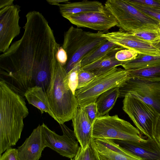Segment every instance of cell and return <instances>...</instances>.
<instances>
[{"mask_svg":"<svg viewBox=\"0 0 160 160\" xmlns=\"http://www.w3.org/2000/svg\"><path fill=\"white\" fill-rule=\"evenodd\" d=\"M102 36L120 47L134 50L138 54L160 55V50L153 44L143 41L130 32L119 30L105 33Z\"/></svg>","mask_w":160,"mask_h":160,"instance_id":"cell-13","label":"cell"},{"mask_svg":"<svg viewBox=\"0 0 160 160\" xmlns=\"http://www.w3.org/2000/svg\"><path fill=\"white\" fill-rule=\"evenodd\" d=\"M119 95V88L116 87L107 91L99 96L96 101L98 117L108 114Z\"/></svg>","mask_w":160,"mask_h":160,"instance_id":"cell-20","label":"cell"},{"mask_svg":"<svg viewBox=\"0 0 160 160\" xmlns=\"http://www.w3.org/2000/svg\"><path fill=\"white\" fill-rule=\"evenodd\" d=\"M26 17L22 36L0 55V81L23 97L29 88L35 86V74L57 63L60 47L41 13L31 11Z\"/></svg>","mask_w":160,"mask_h":160,"instance_id":"cell-1","label":"cell"},{"mask_svg":"<svg viewBox=\"0 0 160 160\" xmlns=\"http://www.w3.org/2000/svg\"><path fill=\"white\" fill-rule=\"evenodd\" d=\"M119 98L130 93L152 106L160 113V81L130 78L119 88Z\"/></svg>","mask_w":160,"mask_h":160,"instance_id":"cell-9","label":"cell"},{"mask_svg":"<svg viewBox=\"0 0 160 160\" xmlns=\"http://www.w3.org/2000/svg\"><path fill=\"white\" fill-rule=\"evenodd\" d=\"M104 7L116 19L120 30L131 32L145 28H159V21L142 12L126 0H108Z\"/></svg>","mask_w":160,"mask_h":160,"instance_id":"cell-5","label":"cell"},{"mask_svg":"<svg viewBox=\"0 0 160 160\" xmlns=\"http://www.w3.org/2000/svg\"><path fill=\"white\" fill-rule=\"evenodd\" d=\"M46 1L50 4L57 6L60 3H65L69 1V0H47Z\"/></svg>","mask_w":160,"mask_h":160,"instance_id":"cell-37","label":"cell"},{"mask_svg":"<svg viewBox=\"0 0 160 160\" xmlns=\"http://www.w3.org/2000/svg\"><path fill=\"white\" fill-rule=\"evenodd\" d=\"M78 28H86L105 32L118 25L112 14L105 8L102 11L66 15L63 17Z\"/></svg>","mask_w":160,"mask_h":160,"instance_id":"cell-12","label":"cell"},{"mask_svg":"<svg viewBox=\"0 0 160 160\" xmlns=\"http://www.w3.org/2000/svg\"><path fill=\"white\" fill-rule=\"evenodd\" d=\"M66 74L64 67L58 61L52 68L46 90L49 104L59 124L72 120L79 106L75 95L65 84Z\"/></svg>","mask_w":160,"mask_h":160,"instance_id":"cell-3","label":"cell"},{"mask_svg":"<svg viewBox=\"0 0 160 160\" xmlns=\"http://www.w3.org/2000/svg\"><path fill=\"white\" fill-rule=\"evenodd\" d=\"M41 125L46 148H49L60 155L71 160L76 156L80 146L73 131L64 123L60 124L63 134L60 135L50 129L44 123Z\"/></svg>","mask_w":160,"mask_h":160,"instance_id":"cell-10","label":"cell"},{"mask_svg":"<svg viewBox=\"0 0 160 160\" xmlns=\"http://www.w3.org/2000/svg\"><path fill=\"white\" fill-rule=\"evenodd\" d=\"M81 61L67 73L64 79V83L67 87L74 95L78 86V72L82 68Z\"/></svg>","mask_w":160,"mask_h":160,"instance_id":"cell-27","label":"cell"},{"mask_svg":"<svg viewBox=\"0 0 160 160\" xmlns=\"http://www.w3.org/2000/svg\"><path fill=\"white\" fill-rule=\"evenodd\" d=\"M153 138L160 143V113L157 117L153 128Z\"/></svg>","mask_w":160,"mask_h":160,"instance_id":"cell-35","label":"cell"},{"mask_svg":"<svg viewBox=\"0 0 160 160\" xmlns=\"http://www.w3.org/2000/svg\"><path fill=\"white\" fill-rule=\"evenodd\" d=\"M20 7L13 5L0 10V52L3 53L10 47L13 39L20 32L19 24Z\"/></svg>","mask_w":160,"mask_h":160,"instance_id":"cell-11","label":"cell"},{"mask_svg":"<svg viewBox=\"0 0 160 160\" xmlns=\"http://www.w3.org/2000/svg\"><path fill=\"white\" fill-rule=\"evenodd\" d=\"M111 140L120 148L144 160H160V143L154 138L143 142Z\"/></svg>","mask_w":160,"mask_h":160,"instance_id":"cell-14","label":"cell"},{"mask_svg":"<svg viewBox=\"0 0 160 160\" xmlns=\"http://www.w3.org/2000/svg\"><path fill=\"white\" fill-rule=\"evenodd\" d=\"M131 33L138 38L152 44L157 42L160 39L159 28H145Z\"/></svg>","mask_w":160,"mask_h":160,"instance_id":"cell-25","label":"cell"},{"mask_svg":"<svg viewBox=\"0 0 160 160\" xmlns=\"http://www.w3.org/2000/svg\"><path fill=\"white\" fill-rule=\"evenodd\" d=\"M160 64V55L138 54L136 58L125 62L122 65L126 70H137L151 67Z\"/></svg>","mask_w":160,"mask_h":160,"instance_id":"cell-21","label":"cell"},{"mask_svg":"<svg viewBox=\"0 0 160 160\" xmlns=\"http://www.w3.org/2000/svg\"><path fill=\"white\" fill-rule=\"evenodd\" d=\"M118 47L119 46L107 40L82 59L81 61L82 67L96 61L111 50Z\"/></svg>","mask_w":160,"mask_h":160,"instance_id":"cell-23","label":"cell"},{"mask_svg":"<svg viewBox=\"0 0 160 160\" xmlns=\"http://www.w3.org/2000/svg\"><path fill=\"white\" fill-rule=\"evenodd\" d=\"M96 76L92 72L85 71L81 68L78 72V83L77 89L85 86Z\"/></svg>","mask_w":160,"mask_h":160,"instance_id":"cell-30","label":"cell"},{"mask_svg":"<svg viewBox=\"0 0 160 160\" xmlns=\"http://www.w3.org/2000/svg\"><path fill=\"white\" fill-rule=\"evenodd\" d=\"M105 32H93L71 26L64 34L62 47L68 59L64 68L67 73L88 54L107 40L102 36Z\"/></svg>","mask_w":160,"mask_h":160,"instance_id":"cell-4","label":"cell"},{"mask_svg":"<svg viewBox=\"0 0 160 160\" xmlns=\"http://www.w3.org/2000/svg\"><path fill=\"white\" fill-rule=\"evenodd\" d=\"M159 29L160 30V23L159 26Z\"/></svg>","mask_w":160,"mask_h":160,"instance_id":"cell-40","label":"cell"},{"mask_svg":"<svg viewBox=\"0 0 160 160\" xmlns=\"http://www.w3.org/2000/svg\"><path fill=\"white\" fill-rule=\"evenodd\" d=\"M124 98L123 110L141 133L148 138H153V128L159 113L152 106L130 93Z\"/></svg>","mask_w":160,"mask_h":160,"instance_id":"cell-8","label":"cell"},{"mask_svg":"<svg viewBox=\"0 0 160 160\" xmlns=\"http://www.w3.org/2000/svg\"><path fill=\"white\" fill-rule=\"evenodd\" d=\"M101 160H144L131 153L128 155L115 152L94 139Z\"/></svg>","mask_w":160,"mask_h":160,"instance_id":"cell-22","label":"cell"},{"mask_svg":"<svg viewBox=\"0 0 160 160\" xmlns=\"http://www.w3.org/2000/svg\"><path fill=\"white\" fill-rule=\"evenodd\" d=\"M138 54V53L135 51L124 49L118 51L115 54V58L118 61L124 62L135 58Z\"/></svg>","mask_w":160,"mask_h":160,"instance_id":"cell-29","label":"cell"},{"mask_svg":"<svg viewBox=\"0 0 160 160\" xmlns=\"http://www.w3.org/2000/svg\"><path fill=\"white\" fill-rule=\"evenodd\" d=\"M60 12L63 16L79 13L90 12H98L103 11L104 5L100 2L96 1L84 0L77 2H68L58 5Z\"/></svg>","mask_w":160,"mask_h":160,"instance_id":"cell-19","label":"cell"},{"mask_svg":"<svg viewBox=\"0 0 160 160\" xmlns=\"http://www.w3.org/2000/svg\"><path fill=\"white\" fill-rule=\"evenodd\" d=\"M129 78L127 70L117 67L96 76L85 86L76 90L75 95L79 106L84 107L96 102L102 93L112 88L121 87Z\"/></svg>","mask_w":160,"mask_h":160,"instance_id":"cell-6","label":"cell"},{"mask_svg":"<svg viewBox=\"0 0 160 160\" xmlns=\"http://www.w3.org/2000/svg\"><path fill=\"white\" fill-rule=\"evenodd\" d=\"M14 0H0V9L6 7L14 5Z\"/></svg>","mask_w":160,"mask_h":160,"instance_id":"cell-36","label":"cell"},{"mask_svg":"<svg viewBox=\"0 0 160 160\" xmlns=\"http://www.w3.org/2000/svg\"><path fill=\"white\" fill-rule=\"evenodd\" d=\"M127 70L130 78H138L160 81V64L145 68Z\"/></svg>","mask_w":160,"mask_h":160,"instance_id":"cell-24","label":"cell"},{"mask_svg":"<svg viewBox=\"0 0 160 160\" xmlns=\"http://www.w3.org/2000/svg\"><path fill=\"white\" fill-rule=\"evenodd\" d=\"M77 139L82 149H85L92 137L93 124L89 120L83 107L79 106L72 119Z\"/></svg>","mask_w":160,"mask_h":160,"instance_id":"cell-16","label":"cell"},{"mask_svg":"<svg viewBox=\"0 0 160 160\" xmlns=\"http://www.w3.org/2000/svg\"><path fill=\"white\" fill-rule=\"evenodd\" d=\"M124 49L125 48L120 47L114 48L96 61L81 68L85 71L92 72L96 76L104 74L115 67L121 66L125 62L118 61L115 58L116 53Z\"/></svg>","mask_w":160,"mask_h":160,"instance_id":"cell-17","label":"cell"},{"mask_svg":"<svg viewBox=\"0 0 160 160\" xmlns=\"http://www.w3.org/2000/svg\"><path fill=\"white\" fill-rule=\"evenodd\" d=\"M77 155L78 160H101L93 138L85 149H82L80 146Z\"/></svg>","mask_w":160,"mask_h":160,"instance_id":"cell-26","label":"cell"},{"mask_svg":"<svg viewBox=\"0 0 160 160\" xmlns=\"http://www.w3.org/2000/svg\"><path fill=\"white\" fill-rule=\"evenodd\" d=\"M0 160H18L17 149H7L0 156Z\"/></svg>","mask_w":160,"mask_h":160,"instance_id":"cell-32","label":"cell"},{"mask_svg":"<svg viewBox=\"0 0 160 160\" xmlns=\"http://www.w3.org/2000/svg\"><path fill=\"white\" fill-rule=\"evenodd\" d=\"M138 129L117 115L108 114L96 118L93 124L92 137L94 139H120L145 141Z\"/></svg>","mask_w":160,"mask_h":160,"instance_id":"cell-7","label":"cell"},{"mask_svg":"<svg viewBox=\"0 0 160 160\" xmlns=\"http://www.w3.org/2000/svg\"><path fill=\"white\" fill-rule=\"evenodd\" d=\"M153 44L160 50V39Z\"/></svg>","mask_w":160,"mask_h":160,"instance_id":"cell-38","label":"cell"},{"mask_svg":"<svg viewBox=\"0 0 160 160\" xmlns=\"http://www.w3.org/2000/svg\"><path fill=\"white\" fill-rule=\"evenodd\" d=\"M126 1L144 13L156 19L160 23V7L144 6Z\"/></svg>","mask_w":160,"mask_h":160,"instance_id":"cell-28","label":"cell"},{"mask_svg":"<svg viewBox=\"0 0 160 160\" xmlns=\"http://www.w3.org/2000/svg\"><path fill=\"white\" fill-rule=\"evenodd\" d=\"M56 58L62 65L64 67L67 62L68 57L67 53L62 46H60L58 51L56 55Z\"/></svg>","mask_w":160,"mask_h":160,"instance_id":"cell-34","label":"cell"},{"mask_svg":"<svg viewBox=\"0 0 160 160\" xmlns=\"http://www.w3.org/2000/svg\"><path fill=\"white\" fill-rule=\"evenodd\" d=\"M130 2L151 7H160V0H127Z\"/></svg>","mask_w":160,"mask_h":160,"instance_id":"cell-33","label":"cell"},{"mask_svg":"<svg viewBox=\"0 0 160 160\" xmlns=\"http://www.w3.org/2000/svg\"><path fill=\"white\" fill-rule=\"evenodd\" d=\"M28 114L24 97L0 81V156L20 138Z\"/></svg>","mask_w":160,"mask_h":160,"instance_id":"cell-2","label":"cell"},{"mask_svg":"<svg viewBox=\"0 0 160 160\" xmlns=\"http://www.w3.org/2000/svg\"><path fill=\"white\" fill-rule=\"evenodd\" d=\"M45 148L41 125H39L23 144L18 147V160H39Z\"/></svg>","mask_w":160,"mask_h":160,"instance_id":"cell-15","label":"cell"},{"mask_svg":"<svg viewBox=\"0 0 160 160\" xmlns=\"http://www.w3.org/2000/svg\"><path fill=\"white\" fill-rule=\"evenodd\" d=\"M88 117L93 124L97 118L98 117L97 105L96 102L91 103L83 107Z\"/></svg>","mask_w":160,"mask_h":160,"instance_id":"cell-31","label":"cell"},{"mask_svg":"<svg viewBox=\"0 0 160 160\" xmlns=\"http://www.w3.org/2000/svg\"><path fill=\"white\" fill-rule=\"evenodd\" d=\"M71 160H78V156L77 154L76 156L74 158Z\"/></svg>","mask_w":160,"mask_h":160,"instance_id":"cell-39","label":"cell"},{"mask_svg":"<svg viewBox=\"0 0 160 160\" xmlns=\"http://www.w3.org/2000/svg\"><path fill=\"white\" fill-rule=\"evenodd\" d=\"M28 103L39 109L42 113H48L58 123L59 121L53 112L49 104L46 91L39 86L29 88L24 95Z\"/></svg>","mask_w":160,"mask_h":160,"instance_id":"cell-18","label":"cell"}]
</instances>
